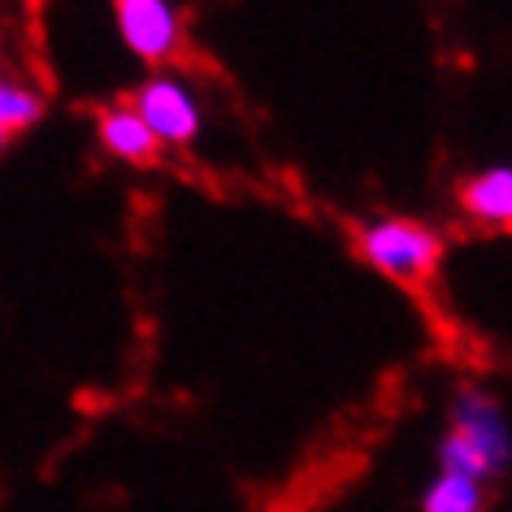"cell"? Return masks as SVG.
<instances>
[{
	"label": "cell",
	"mask_w": 512,
	"mask_h": 512,
	"mask_svg": "<svg viewBox=\"0 0 512 512\" xmlns=\"http://www.w3.org/2000/svg\"><path fill=\"white\" fill-rule=\"evenodd\" d=\"M512 460V426L495 395L482 387H460L452 400V430L439 443V469L465 473L473 482H491Z\"/></svg>",
	"instance_id": "6da1fadb"
},
{
	"label": "cell",
	"mask_w": 512,
	"mask_h": 512,
	"mask_svg": "<svg viewBox=\"0 0 512 512\" xmlns=\"http://www.w3.org/2000/svg\"><path fill=\"white\" fill-rule=\"evenodd\" d=\"M5 139H9V131H5V126H0V148H5Z\"/></svg>",
	"instance_id": "9c48e42d"
},
{
	"label": "cell",
	"mask_w": 512,
	"mask_h": 512,
	"mask_svg": "<svg viewBox=\"0 0 512 512\" xmlns=\"http://www.w3.org/2000/svg\"><path fill=\"white\" fill-rule=\"evenodd\" d=\"M482 508H486V486L447 469H439V478L421 495V512H482Z\"/></svg>",
	"instance_id": "52a82bcc"
},
{
	"label": "cell",
	"mask_w": 512,
	"mask_h": 512,
	"mask_svg": "<svg viewBox=\"0 0 512 512\" xmlns=\"http://www.w3.org/2000/svg\"><path fill=\"white\" fill-rule=\"evenodd\" d=\"M356 248L378 274L404 287H421L443 261V235L421 217H374L361 226Z\"/></svg>",
	"instance_id": "7a4b0ae2"
},
{
	"label": "cell",
	"mask_w": 512,
	"mask_h": 512,
	"mask_svg": "<svg viewBox=\"0 0 512 512\" xmlns=\"http://www.w3.org/2000/svg\"><path fill=\"white\" fill-rule=\"evenodd\" d=\"M96 135L118 161H131V165H152L157 161V135L144 126V118L131 109V105H113V109H100L96 113Z\"/></svg>",
	"instance_id": "5b68a950"
},
{
	"label": "cell",
	"mask_w": 512,
	"mask_h": 512,
	"mask_svg": "<svg viewBox=\"0 0 512 512\" xmlns=\"http://www.w3.org/2000/svg\"><path fill=\"white\" fill-rule=\"evenodd\" d=\"M456 200L473 222L512 226V165H495V170L465 178L456 191Z\"/></svg>",
	"instance_id": "8992f818"
},
{
	"label": "cell",
	"mask_w": 512,
	"mask_h": 512,
	"mask_svg": "<svg viewBox=\"0 0 512 512\" xmlns=\"http://www.w3.org/2000/svg\"><path fill=\"white\" fill-rule=\"evenodd\" d=\"M40 113H44V100L35 92L14 87V83H0V126H5L9 135L22 131V126H31Z\"/></svg>",
	"instance_id": "ba28073f"
},
{
	"label": "cell",
	"mask_w": 512,
	"mask_h": 512,
	"mask_svg": "<svg viewBox=\"0 0 512 512\" xmlns=\"http://www.w3.org/2000/svg\"><path fill=\"white\" fill-rule=\"evenodd\" d=\"M131 109L157 135V144H191L200 135V105L191 87L174 74H157L131 96Z\"/></svg>",
	"instance_id": "3957f363"
},
{
	"label": "cell",
	"mask_w": 512,
	"mask_h": 512,
	"mask_svg": "<svg viewBox=\"0 0 512 512\" xmlns=\"http://www.w3.org/2000/svg\"><path fill=\"white\" fill-rule=\"evenodd\" d=\"M113 18H118L126 48L152 66L174 61L183 48V22L170 0H113Z\"/></svg>",
	"instance_id": "277c9868"
}]
</instances>
